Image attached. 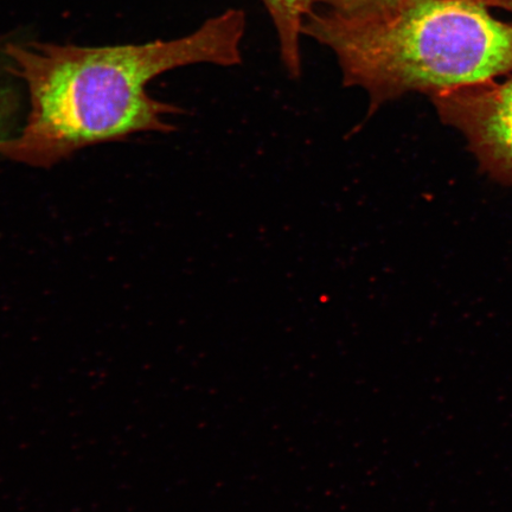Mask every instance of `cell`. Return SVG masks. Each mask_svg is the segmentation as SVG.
<instances>
[{
	"mask_svg": "<svg viewBox=\"0 0 512 512\" xmlns=\"http://www.w3.org/2000/svg\"><path fill=\"white\" fill-rule=\"evenodd\" d=\"M246 27L245 12L232 9L174 41L98 48L6 43L11 72L28 88L30 112L19 136L0 143V156L48 169L88 146L174 131L165 117L182 110L151 98L146 86L191 64L238 66Z\"/></svg>",
	"mask_w": 512,
	"mask_h": 512,
	"instance_id": "cell-1",
	"label": "cell"
},
{
	"mask_svg": "<svg viewBox=\"0 0 512 512\" xmlns=\"http://www.w3.org/2000/svg\"><path fill=\"white\" fill-rule=\"evenodd\" d=\"M277 29L281 61L292 76L302 74L300 35L307 16L316 10L318 0H261Z\"/></svg>",
	"mask_w": 512,
	"mask_h": 512,
	"instance_id": "cell-4",
	"label": "cell"
},
{
	"mask_svg": "<svg viewBox=\"0 0 512 512\" xmlns=\"http://www.w3.org/2000/svg\"><path fill=\"white\" fill-rule=\"evenodd\" d=\"M431 101L441 121L463 134L480 170L512 185V74L503 81L435 95Z\"/></svg>",
	"mask_w": 512,
	"mask_h": 512,
	"instance_id": "cell-3",
	"label": "cell"
},
{
	"mask_svg": "<svg viewBox=\"0 0 512 512\" xmlns=\"http://www.w3.org/2000/svg\"><path fill=\"white\" fill-rule=\"evenodd\" d=\"M488 8L503 9L512 15V0H477Z\"/></svg>",
	"mask_w": 512,
	"mask_h": 512,
	"instance_id": "cell-7",
	"label": "cell"
},
{
	"mask_svg": "<svg viewBox=\"0 0 512 512\" xmlns=\"http://www.w3.org/2000/svg\"><path fill=\"white\" fill-rule=\"evenodd\" d=\"M10 69V59L0 48V143L12 136L19 111V95Z\"/></svg>",
	"mask_w": 512,
	"mask_h": 512,
	"instance_id": "cell-5",
	"label": "cell"
},
{
	"mask_svg": "<svg viewBox=\"0 0 512 512\" xmlns=\"http://www.w3.org/2000/svg\"><path fill=\"white\" fill-rule=\"evenodd\" d=\"M477 0H399L361 16L313 11L303 35L335 54L368 115L409 93L430 96L512 74V24Z\"/></svg>",
	"mask_w": 512,
	"mask_h": 512,
	"instance_id": "cell-2",
	"label": "cell"
},
{
	"mask_svg": "<svg viewBox=\"0 0 512 512\" xmlns=\"http://www.w3.org/2000/svg\"><path fill=\"white\" fill-rule=\"evenodd\" d=\"M398 2L399 0H318V4L323 5L325 10L342 16L367 15Z\"/></svg>",
	"mask_w": 512,
	"mask_h": 512,
	"instance_id": "cell-6",
	"label": "cell"
}]
</instances>
